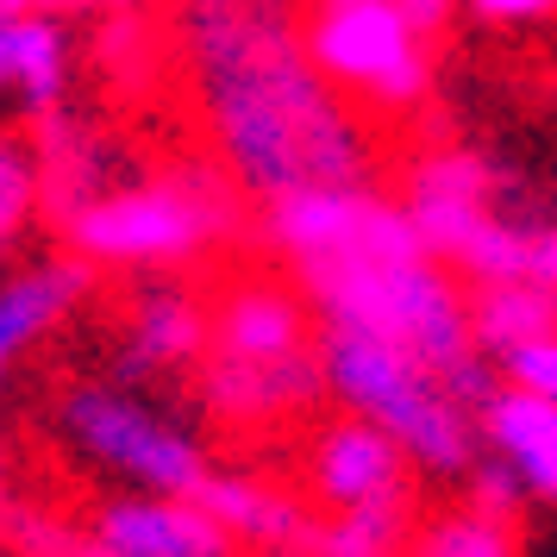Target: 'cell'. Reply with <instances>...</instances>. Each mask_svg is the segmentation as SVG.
Masks as SVG:
<instances>
[{
  "label": "cell",
  "instance_id": "1",
  "mask_svg": "<svg viewBox=\"0 0 557 557\" xmlns=\"http://www.w3.org/2000/svg\"><path fill=\"white\" fill-rule=\"evenodd\" d=\"M163 32L207 151L257 213L313 188H376V120L320 76L301 0H170Z\"/></svg>",
  "mask_w": 557,
  "mask_h": 557
},
{
  "label": "cell",
  "instance_id": "2",
  "mask_svg": "<svg viewBox=\"0 0 557 557\" xmlns=\"http://www.w3.org/2000/svg\"><path fill=\"white\" fill-rule=\"evenodd\" d=\"M251 220V201L232 188V176L207 163H176L157 176H126L88 195L82 207L57 213L63 245L95 263V270H126V276H157V270H195L213 251H226Z\"/></svg>",
  "mask_w": 557,
  "mask_h": 557
},
{
  "label": "cell",
  "instance_id": "3",
  "mask_svg": "<svg viewBox=\"0 0 557 557\" xmlns=\"http://www.w3.org/2000/svg\"><path fill=\"white\" fill-rule=\"evenodd\" d=\"M313 345H320L326 401H338V413L382 426L426 482H457L470 470V457L482 451L476 413L420 357H407L401 345H388L363 326H345V320H320Z\"/></svg>",
  "mask_w": 557,
  "mask_h": 557
},
{
  "label": "cell",
  "instance_id": "4",
  "mask_svg": "<svg viewBox=\"0 0 557 557\" xmlns=\"http://www.w3.org/2000/svg\"><path fill=\"white\" fill-rule=\"evenodd\" d=\"M51 438L82 470L132 495H201V482L213 476L201 432L157 401L151 382H132L120 370L63 382L51 401Z\"/></svg>",
  "mask_w": 557,
  "mask_h": 557
},
{
  "label": "cell",
  "instance_id": "5",
  "mask_svg": "<svg viewBox=\"0 0 557 557\" xmlns=\"http://www.w3.org/2000/svg\"><path fill=\"white\" fill-rule=\"evenodd\" d=\"M301 32L320 76L382 126L413 120L432 95V38L395 0H301Z\"/></svg>",
  "mask_w": 557,
  "mask_h": 557
},
{
  "label": "cell",
  "instance_id": "6",
  "mask_svg": "<svg viewBox=\"0 0 557 557\" xmlns=\"http://www.w3.org/2000/svg\"><path fill=\"white\" fill-rule=\"evenodd\" d=\"M420 470L382 426L357 413H332L307 432L301 495L320 513H357V507H413Z\"/></svg>",
  "mask_w": 557,
  "mask_h": 557
},
{
  "label": "cell",
  "instance_id": "7",
  "mask_svg": "<svg viewBox=\"0 0 557 557\" xmlns=\"http://www.w3.org/2000/svg\"><path fill=\"white\" fill-rule=\"evenodd\" d=\"M313 307L282 270H238L207 301V357L226 363H288L313 351Z\"/></svg>",
  "mask_w": 557,
  "mask_h": 557
},
{
  "label": "cell",
  "instance_id": "8",
  "mask_svg": "<svg viewBox=\"0 0 557 557\" xmlns=\"http://www.w3.org/2000/svg\"><path fill=\"white\" fill-rule=\"evenodd\" d=\"M207 357V295L182 270L132 276L120 332H113V370L132 382H163L201 370Z\"/></svg>",
  "mask_w": 557,
  "mask_h": 557
},
{
  "label": "cell",
  "instance_id": "9",
  "mask_svg": "<svg viewBox=\"0 0 557 557\" xmlns=\"http://www.w3.org/2000/svg\"><path fill=\"white\" fill-rule=\"evenodd\" d=\"M495 195H502V182H495V170L476 151L438 145V151H420L407 163L401 213H407V226H413V238L438 263H457V251L502 213Z\"/></svg>",
  "mask_w": 557,
  "mask_h": 557
},
{
  "label": "cell",
  "instance_id": "10",
  "mask_svg": "<svg viewBox=\"0 0 557 557\" xmlns=\"http://www.w3.org/2000/svg\"><path fill=\"white\" fill-rule=\"evenodd\" d=\"M226 532L213 527L195 495H107L88 527H82V557H226Z\"/></svg>",
  "mask_w": 557,
  "mask_h": 557
},
{
  "label": "cell",
  "instance_id": "11",
  "mask_svg": "<svg viewBox=\"0 0 557 557\" xmlns=\"http://www.w3.org/2000/svg\"><path fill=\"white\" fill-rule=\"evenodd\" d=\"M326 401L320 376V345L288 363H226L201 357V407L232 432H276Z\"/></svg>",
  "mask_w": 557,
  "mask_h": 557
},
{
  "label": "cell",
  "instance_id": "12",
  "mask_svg": "<svg viewBox=\"0 0 557 557\" xmlns=\"http://www.w3.org/2000/svg\"><path fill=\"white\" fill-rule=\"evenodd\" d=\"M95 276H101L95 263H82L76 251H57V257H32L0 282V395H7L13 370L88 307Z\"/></svg>",
  "mask_w": 557,
  "mask_h": 557
},
{
  "label": "cell",
  "instance_id": "13",
  "mask_svg": "<svg viewBox=\"0 0 557 557\" xmlns=\"http://www.w3.org/2000/svg\"><path fill=\"white\" fill-rule=\"evenodd\" d=\"M195 502L213 513V527L226 532L232 552H288V557H301L313 513H320L307 495L257 476V470H213Z\"/></svg>",
  "mask_w": 557,
  "mask_h": 557
},
{
  "label": "cell",
  "instance_id": "14",
  "mask_svg": "<svg viewBox=\"0 0 557 557\" xmlns=\"http://www.w3.org/2000/svg\"><path fill=\"white\" fill-rule=\"evenodd\" d=\"M476 438L520 476L532 507H557V401L495 382L476 407Z\"/></svg>",
  "mask_w": 557,
  "mask_h": 557
},
{
  "label": "cell",
  "instance_id": "15",
  "mask_svg": "<svg viewBox=\"0 0 557 557\" xmlns=\"http://www.w3.org/2000/svg\"><path fill=\"white\" fill-rule=\"evenodd\" d=\"M7 88L32 120H45L70 95V38H63V13L26 7L13 20V51H7Z\"/></svg>",
  "mask_w": 557,
  "mask_h": 557
},
{
  "label": "cell",
  "instance_id": "16",
  "mask_svg": "<svg viewBox=\"0 0 557 557\" xmlns=\"http://www.w3.org/2000/svg\"><path fill=\"white\" fill-rule=\"evenodd\" d=\"M470 326H476L482 357L495 363L502 351L557 332V282L552 276H507L470 288Z\"/></svg>",
  "mask_w": 557,
  "mask_h": 557
},
{
  "label": "cell",
  "instance_id": "17",
  "mask_svg": "<svg viewBox=\"0 0 557 557\" xmlns=\"http://www.w3.org/2000/svg\"><path fill=\"white\" fill-rule=\"evenodd\" d=\"M413 507H357V513H313L301 557H407Z\"/></svg>",
  "mask_w": 557,
  "mask_h": 557
},
{
  "label": "cell",
  "instance_id": "18",
  "mask_svg": "<svg viewBox=\"0 0 557 557\" xmlns=\"http://www.w3.org/2000/svg\"><path fill=\"white\" fill-rule=\"evenodd\" d=\"M407 557H520V520L482 513L470 502L438 507L432 520H413Z\"/></svg>",
  "mask_w": 557,
  "mask_h": 557
},
{
  "label": "cell",
  "instance_id": "19",
  "mask_svg": "<svg viewBox=\"0 0 557 557\" xmlns=\"http://www.w3.org/2000/svg\"><path fill=\"white\" fill-rule=\"evenodd\" d=\"M45 213V157L38 138L26 132H0V257L20 251L32 220Z\"/></svg>",
  "mask_w": 557,
  "mask_h": 557
},
{
  "label": "cell",
  "instance_id": "20",
  "mask_svg": "<svg viewBox=\"0 0 557 557\" xmlns=\"http://www.w3.org/2000/svg\"><path fill=\"white\" fill-rule=\"evenodd\" d=\"M457 488H463V502L482 507V513H502V520H527V488H520V476L507 470L495 451H476L470 457V470L457 476Z\"/></svg>",
  "mask_w": 557,
  "mask_h": 557
},
{
  "label": "cell",
  "instance_id": "21",
  "mask_svg": "<svg viewBox=\"0 0 557 557\" xmlns=\"http://www.w3.org/2000/svg\"><path fill=\"white\" fill-rule=\"evenodd\" d=\"M495 376L507 388H527L539 401H557V332L545 338H527V345H513V351L495 357Z\"/></svg>",
  "mask_w": 557,
  "mask_h": 557
},
{
  "label": "cell",
  "instance_id": "22",
  "mask_svg": "<svg viewBox=\"0 0 557 557\" xmlns=\"http://www.w3.org/2000/svg\"><path fill=\"white\" fill-rule=\"evenodd\" d=\"M476 20L488 26H539V20H557V0H463Z\"/></svg>",
  "mask_w": 557,
  "mask_h": 557
},
{
  "label": "cell",
  "instance_id": "23",
  "mask_svg": "<svg viewBox=\"0 0 557 557\" xmlns=\"http://www.w3.org/2000/svg\"><path fill=\"white\" fill-rule=\"evenodd\" d=\"M395 7H401V13L426 32V38H438V32L451 26V13L463 7V0H395Z\"/></svg>",
  "mask_w": 557,
  "mask_h": 557
},
{
  "label": "cell",
  "instance_id": "24",
  "mask_svg": "<svg viewBox=\"0 0 557 557\" xmlns=\"http://www.w3.org/2000/svg\"><path fill=\"white\" fill-rule=\"evenodd\" d=\"M45 13H76V7H107V13H132V7H151V0H32Z\"/></svg>",
  "mask_w": 557,
  "mask_h": 557
},
{
  "label": "cell",
  "instance_id": "25",
  "mask_svg": "<svg viewBox=\"0 0 557 557\" xmlns=\"http://www.w3.org/2000/svg\"><path fill=\"white\" fill-rule=\"evenodd\" d=\"M0 520H13V451H7V432H0Z\"/></svg>",
  "mask_w": 557,
  "mask_h": 557
},
{
  "label": "cell",
  "instance_id": "26",
  "mask_svg": "<svg viewBox=\"0 0 557 557\" xmlns=\"http://www.w3.org/2000/svg\"><path fill=\"white\" fill-rule=\"evenodd\" d=\"M539 276L557 282V226H545V245H539Z\"/></svg>",
  "mask_w": 557,
  "mask_h": 557
},
{
  "label": "cell",
  "instance_id": "27",
  "mask_svg": "<svg viewBox=\"0 0 557 557\" xmlns=\"http://www.w3.org/2000/svg\"><path fill=\"white\" fill-rule=\"evenodd\" d=\"M7 51H13V20H0V88H7Z\"/></svg>",
  "mask_w": 557,
  "mask_h": 557
},
{
  "label": "cell",
  "instance_id": "28",
  "mask_svg": "<svg viewBox=\"0 0 557 557\" xmlns=\"http://www.w3.org/2000/svg\"><path fill=\"white\" fill-rule=\"evenodd\" d=\"M26 7H32V0H0V20H20Z\"/></svg>",
  "mask_w": 557,
  "mask_h": 557
},
{
  "label": "cell",
  "instance_id": "29",
  "mask_svg": "<svg viewBox=\"0 0 557 557\" xmlns=\"http://www.w3.org/2000/svg\"><path fill=\"white\" fill-rule=\"evenodd\" d=\"M226 557H288V552H226Z\"/></svg>",
  "mask_w": 557,
  "mask_h": 557
}]
</instances>
